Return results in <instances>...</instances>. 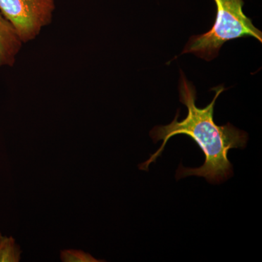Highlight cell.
I'll return each mask as SVG.
<instances>
[{
    "label": "cell",
    "mask_w": 262,
    "mask_h": 262,
    "mask_svg": "<svg viewBox=\"0 0 262 262\" xmlns=\"http://www.w3.org/2000/svg\"><path fill=\"white\" fill-rule=\"evenodd\" d=\"M180 101L187 106V117L178 121L177 113L173 121L167 125L155 127L150 136L155 143L162 140L160 149L151 155L149 159L140 164V170H148L150 164L155 163L162 155L170 138L177 135H187L192 138L205 155V162L199 168H185L182 165L177 170V179L190 176L203 177L210 184H221L233 176L232 163L228 159V151L232 149H244L248 139V134L239 130L232 124L218 125L213 119L215 101L225 91L223 85L213 88L215 92L213 100L205 108L196 106V90L191 82L181 72L179 84Z\"/></svg>",
    "instance_id": "6da1fadb"
},
{
    "label": "cell",
    "mask_w": 262,
    "mask_h": 262,
    "mask_svg": "<svg viewBox=\"0 0 262 262\" xmlns=\"http://www.w3.org/2000/svg\"><path fill=\"white\" fill-rule=\"evenodd\" d=\"M216 16L211 30L192 36L182 54L193 53L206 61L218 56L225 42L243 37H253L262 42V33L244 13V0H213Z\"/></svg>",
    "instance_id": "7a4b0ae2"
},
{
    "label": "cell",
    "mask_w": 262,
    "mask_h": 262,
    "mask_svg": "<svg viewBox=\"0 0 262 262\" xmlns=\"http://www.w3.org/2000/svg\"><path fill=\"white\" fill-rule=\"evenodd\" d=\"M55 0H0V13L14 27L22 43L35 39L49 25Z\"/></svg>",
    "instance_id": "3957f363"
},
{
    "label": "cell",
    "mask_w": 262,
    "mask_h": 262,
    "mask_svg": "<svg viewBox=\"0 0 262 262\" xmlns=\"http://www.w3.org/2000/svg\"><path fill=\"white\" fill-rule=\"evenodd\" d=\"M21 46L14 27L0 13V67L13 66Z\"/></svg>",
    "instance_id": "277c9868"
},
{
    "label": "cell",
    "mask_w": 262,
    "mask_h": 262,
    "mask_svg": "<svg viewBox=\"0 0 262 262\" xmlns=\"http://www.w3.org/2000/svg\"><path fill=\"white\" fill-rule=\"evenodd\" d=\"M21 254V248L15 239L0 232V262H19Z\"/></svg>",
    "instance_id": "5b68a950"
},
{
    "label": "cell",
    "mask_w": 262,
    "mask_h": 262,
    "mask_svg": "<svg viewBox=\"0 0 262 262\" xmlns=\"http://www.w3.org/2000/svg\"><path fill=\"white\" fill-rule=\"evenodd\" d=\"M60 258L63 262H100L91 253L84 252L82 250L63 249L60 252Z\"/></svg>",
    "instance_id": "8992f818"
}]
</instances>
